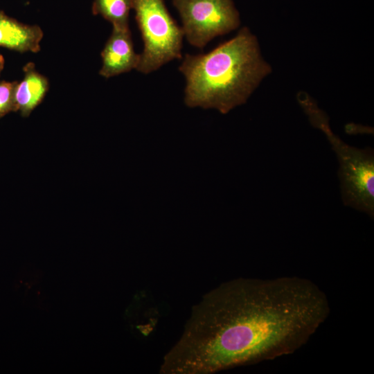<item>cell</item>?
<instances>
[{
	"label": "cell",
	"instance_id": "cell-1",
	"mask_svg": "<svg viewBox=\"0 0 374 374\" xmlns=\"http://www.w3.org/2000/svg\"><path fill=\"white\" fill-rule=\"evenodd\" d=\"M330 311L326 294L306 278L223 283L193 308L160 373L211 374L290 355L308 341Z\"/></svg>",
	"mask_w": 374,
	"mask_h": 374
},
{
	"label": "cell",
	"instance_id": "cell-2",
	"mask_svg": "<svg viewBox=\"0 0 374 374\" xmlns=\"http://www.w3.org/2000/svg\"><path fill=\"white\" fill-rule=\"evenodd\" d=\"M179 71L186 80L188 107L229 113L247 100L272 69L247 27L206 53L186 54Z\"/></svg>",
	"mask_w": 374,
	"mask_h": 374
},
{
	"label": "cell",
	"instance_id": "cell-3",
	"mask_svg": "<svg viewBox=\"0 0 374 374\" xmlns=\"http://www.w3.org/2000/svg\"><path fill=\"white\" fill-rule=\"evenodd\" d=\"M298 100L311 124L326 136L338 162V177L345 206L374 216V152L371 148H358L348 145L332 131L328 116L305 94Z\"/></svg>",
	"mask_w": 374,
	"mask_h": 374
},
{
	"label": "cell",
	"instance_id": "cell-4",
	"mask_svg": "<svg viewBox=\"0 0 374 374\" xmlns=\"http://www.w3.org/2000/svg\"><path fill=\"white\" fill-rule=\"evenodd\" d=\"M132 9L143 42L136 70L149 74L181 59L183 30L169 13L164 0H132Z\"/></svg>",
	"mask_w": 374,
	"mask_h": 374
},
{
	"label": "cell",
	"instance_id": "cell-5",
	"mask_svg": "<svg viewBox=\"0 0 374 374\" xmlns=\"http://www.w3.org/2000/svg\"><path fill=\"white\" fill-rule=\"evenodd\" d=\"M172 4L181 17L184 37L199 49L240 24L233 0H172Z\"/></svg>",
	"mask_w": 374,
	"mask_h": 374
},
{
	"label": "cell",
	"instance_id": "cell-6",
	"mask_svg": "<svg viewBox=\"0 0 374 374\" xmlns=\"http://www.w3.org/2000/svg\"><path fill=\"white\" fill-rule=\"evenodd\" d=\"M100 75L109 78L136 69L140 59L128 28L113 27L102 52Z\"/></svg>",
	"mask_w": 374,
	"mask_h": 374
},
{
	"label": "cell",
	"instance_id": "cell-7",
	"mask_svg": "<svg viewBox=\"0 0 374 374\" xmlns=\"http://www.w3.org/2000/svg\"><path fill=\"white\" fill-rule=\"evenodd\" d=\"M43 35L39 26L21 23L0 10V46L20 53H37Z\"/></svg>",
	"mask_w": 374,
	"mask_h": 374
},
{
	"label": "cell",
	"instance_id": "cell-8",
	"mask_svg": "<svg viewBox=\"0 0 374 374\" xmlns=\"http://www.w3.org/2000/svg\"><path fill=\"white\" fill-rule=\"evenodd\" d=\"M24 78L18 82L15 91L16 111L26 117L43 100L49 87L48 79L28 62L23 68Z\"/></svg>",
	"mask_w": 374,
	"mask_h": 374
},
{
	"label": "cell",
	"instance_id": "cell-9",
	"mask_svg": "<svg viewBox=\"0 0 374 374\" xmlns=\"http://www.w3.org/2000/svg\"><path fill=\"white\" fill-rule=\"evenodd\" d=\"M132 0H93L92 11L111 22L113 27L128 28Z\"/></svg>",
	"mask_w": 374,
	"mask_h": 374
},
{
	"label": "cell",
	"instance_id": "cell-10",
	"mask_svg": "<svg viewBox=\"0 0 374 374\" xmlns=\"http://www.w3.org/2000/svg\"><path fill=\"white\" fill-rule=\"evenodd\" d=\"M18 82H0V118L16 112L15 91Z\"/></svg>",
	"mask_w": 374,
	"mask_h": 374
},
{
	"label": "cell",
	"instance_id": "cell-11",
	"mask_svg": "<svg viewBox=\"0 0 374 374\" xmlns=\"http://www.w3.org/2000/svg\"><path fill=\"white\" fill-rule=\"evenodd\" d=\"M4 58H3V56L0 54V73L2 71L3 69V66H4Z\"/></svg>",
	"mask_w": 374,
	"mask_h": 374
}]
</instances>
